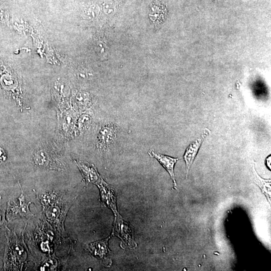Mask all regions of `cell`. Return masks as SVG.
<instances>
[{
  "label": "cell",
  "mask_w": 271,
  "mask_h": 271,
  "mask_svg": "<svg viewBox=\"0 0 271 271\" xmlns=\"http://www.w3.org/2000/svg\"><path fill=\"white\" fill-rule=\"evenodd\" d=\"M254 174V182L262 190V192L270 202V180L262 178L256 172L253 166Z\"/></svg>",
  "instance_id": "ba28073f"
},
{
  "label": "cell",
  "mask_w": 271,
  "mask_h": 271,
  "mask_svg": "<svg viewBox=\"0 0 271 271\" xmlns=\"http://www.w3.org/2000/svg\"><path fill=\"white\" fill-rule=\"evenodd\" d=\"M204 138L202 139H199L194 142H192L187 148L184 156V160L186 166V177H188L189 171L192 166L198 152L204 142Z\"/></svg>",
  "instance_id": "52a82bcc"
},
{
  "label": "cell",
  "mask_w": 271,
  "mask_h": 271,
  "mask_svg": "<svg viewBox=\"0 0 271 271\" xmlns=\"http://www.w3.org/2000/svg\"><path fill=\"white\" fill-rule=\"evenodd\" d=\"M110 236L108 238L92 243L89 246V250L95 256L102 260L107 267L112 264L110 251L108 246Z\"/></svg>",
  "instance_id": "3957f363"
},
{
  "label": "cell",
  "mask_w": 271,
  "mask_h": 271,
  "mask_svg": "<svg viewBox=\"0 0 271 271\" xmlns=\"http://www.w3.org/2000/svg\"><path fill=\"white\" fill-rule=\"evenodd\" d=\"M116 134V127L112 124H106L100 128L98 135L97 148L107 150L113 144Z\"/></svg>",
  "instance_id": "7a4b0ae2"
},
{
  "label": "cell",
  "mask_w": 271,
  "mask_h": 271,
  "mask_svg": "<svg viewBox=\"0 0 271 271\" xmlns=\"http://www.w3.org/2000/svg\"><path fill=\"white\" fill-rule=\"evenodd\" d=\"M96 184L100 190L102 206L110 208L114 214H116L118 211L114 190L102 178Z\"/></svg>",
  "instance_id": "277c9868"
},
{
  "label": "cell",
  "mask_w": 271,
  "mask_h": 271,
  "mask_svg": "<svg viewBox=\"0 0 271 271\" xmlns=\"http://www.w3.org/2000/svg\"><path fill=\"white\" fill-rule=\"evenodd\" d=\"M115 214L114 232L122 241L124 246L130 248L136 247L133 238L132 227L126 222L117 212Z\"/></svg>",
  "instance_id": "6da1fadb"
},
{
  "label": "cell",
  "mask_w": 271,
  "mask_h": 271,
  "mask_svg": "<svg viewBox=\"0 0 271 271\" xmlns=\"http://www.w3.org/2000/svg\"><path fill=\"white\" fill-rule=\"evenodd\" d=\"M148 154L152 158L156 159L168 171L174 182V188L177 190V183L174 174V166L178 159L160 154L156 152L154 150H150L148 152Z\"/></svg>",
  "instance_id": "5b68a950"
},
{
  "label": "cell",
  "mask_w": 271,
  "mask_h": 271,
  "mask_svg": "<svg viewBox=\"0 0 271 271\" xmlns=\"http://www.w3.org/2000/svg\"><path fill=\"white\" fill-rule=\"evenodd\" d=\"M77 166L80 170L84 180L87 184H96L102 178L98 174L96 168L92 164L80 162Z\"/></svg>",
  "instance_id": "8992f818"
}]
</instances>
